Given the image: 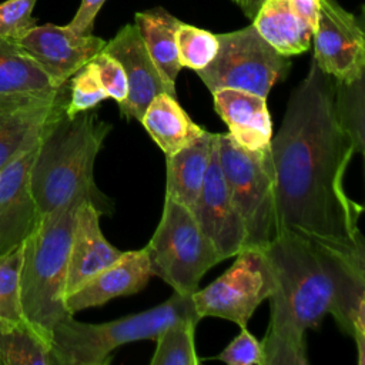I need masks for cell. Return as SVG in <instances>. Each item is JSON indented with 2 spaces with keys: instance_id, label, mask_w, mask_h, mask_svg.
<instances>
[{
  "instance_id": "cell-1",
  "label": "cell",
  "mask_w": 365,
  "mask_h": 365,
  "mask_svg": "<svg viewBox=\"0 0 365 365\" xmlns=\"http://www.w3.org/2000/svg\"><path fill=\"white\" fill-rule=\"evenodd\" d=\"M334 84L312 58L271 138L275 225L277 235L288 234L315 248L352 251L365 244L358 225L362 207L344 187L356 150L335 115Z\"/></svg>"
},
{
  "instance_id": "cell-2",
  "label": "cell",
  "mask_w": 365,
  "mask_h": 365,
  "mask_svg": "<svg viewBox=\"0 0 365 365\" xmlns=\"http://www.w3.org/2000/svg\"><path fill=\"white\" fill-rule=\"evenodd\" d=\"M261 250L274 274L269 325L261 342L264 364L307 365L305 334L331 309L329 277L317 250L297 237L278 234Z\"/></svg>"
},
{
  "instance_id": "cell-3",
  "label": "cell",
  "mask_w": 365,
  "mask_h": 365,
  "mask_svg": "<svg viewBox=\"0 0 365 365\" xmlns=\"http://www.w3.org/2000/svg\"><path fill=\"white\" fill-rule=\"evenodd\" d=\"M113 125L93 110L60 117L38 143L30 170L38 215H47L78 194H88L101 212L110 204L94 184V163Z\"/></svg>"
},
{
  "instance_id": "cell-4",
  "label": "cell",
  "mask_w": 365,
  "mask_h": 365,
  "mask_svg": "<svg viewBox=\"0 0 365 365\" xmlns=\"http://www.w3.org/2000/svg\"><path fill=\"white\" fill-rule=\"evenodd\" d=\"M86 198L93 200L88 194H78L61 208L40 217L23 242L20 271L23 314L50 344L54 325L68 315L64 301L70 244L77 210Z\"/></svg>"
},
{
  "instance_id": "cell-5",
  "label": "cell",
  "mask_w": 365,
  "mask_h": 365,
  "mask_svg": "<svg viewBox=\"0 0 365 365\" xmlns=\"http://www.w3.org/2000/svg\"><path fill=\"white\" fill-rule=\"evenodd\" d=\"M185 317L201 319L191 295L178 292L154 308L103 324L80 322L68 314L51 331V354L56 365H107L115 348L155 339L167 325Z\"/></svg>"
},
{
  "instance_id": "cell-6",
  "label": "cell",
  "mask_w": 365,
  "mask_h": 365,
  "mask_svg": "<svg viewBox=\"0 0 365 365\" xmlns=\"http://www.w3.org/2000/svg\"><path fill=\"white\" fill-rule=\"evenodd\" d=\"M145 252L151 274L181 295H192L204 274L224 261L200 228L191 208L167 195Z\"/></svg>"
},
{
  "instance_id": "cell-7",
  "label": "cell",
  "mask_w": 365,
  "mask_h": 365,
  "mask_svg": "<svg viewBox=\"0 0 365 365\" xmlns=\"http://www.w3.org/2000/svg\"><path fill=\"white\" fill-rule=\"evenodd\" d=\"M220 165L247 232V248H262L277 235L271 147L247 150L232 137L217 135Z\"/></svg>"
},
{
  "instance_id": "cell-8",
  "label": "cell",
  "mask_w": 365,
  "mask_h": 365,
  "mask_svg": "<svg viewBox=\"0 0 365 365\" xmlns=\"http://www.w3.org/2000/svg\"><path fill=\"white\" fill-rule=\"evenodd\" d=\"M218 50L212 61L195 71L207 88L250 91L267 98L271 88L287 77L289 57L274 50L251 24L217 34Z\"/></svg>"
},
{
  "instance_id": "cell-9",
  "label": "cell",
  "mask_w": 365,
  "mask_h": 365,
  "mask_svg": "<svg viewBox=\"0 0 365 365\" xmlns=\"http://www.w3.org/2000/svg\"><path fill=\"white\" fill-rule=\"evenodd\" d=\"M232 265L208 287L197 289L191 298L195 312L217 317L247 327L258 305L274 289V274L261 248H244Z\"/></svg>"
},
{
  "instance_id": "cell-10",
  "label": "cell",
  "mask_w": 365,
  "mask_h": 365,
  "mask_svg": "<svg viewBox=\"0 0 365 365\" xmlns=\"http://www.w3.org/2000/svg\"><path fill=\"white\" fill-rule=\"evenodd\" d=\"M68 81L53 93L0 94V170L38 145L66 114Z\"/></svg>"
},
{
  "instance_id": "cell-11",
  "label": "cell",
  "mask_w": 365,
  "mask_h": 365,
  "mask_svg": "<svg viewBox=\"0 0 365 365\" xmlns=\"http://www.w3.org/2000/svg\"><path fill=\"white\" fill-rule=\"evenodd\" d=\"M314 61L335 81H354L365 74V34L356 17L336 0H318L312 33Z\"/></svg>"
},
{
  "instance_id": "cell-12",
  "label": "cell",
  "mask_w": 365,
  "mask_h": 365,
  "mask_svg": "<svg viewBox=\"0 0 365 365\" xmlns=\"http://www.w3.org/2000/svg\"><path fill=\"white\" fill-rule=\"evenodd\" d=\"M315 248V247H314ZM332 287L329 314L348 334L365 364V244L352 251L315 248Z\"/></svg>"
},
{
  "instance_id": "cell-13",
  "label": "cell",
  "mask_w": 365,
  "mask_h": 365,
  "mask_svg": "<svg viewBox=\"0 0 365 365\" xmlns=\"http://www.w3.org/2000/svg\"><path fill=\"white\" fill-rule=\"evenodd\" d=\"M14 43L41 67L57 87L66 84L106 46V41L93 33L77 34L68 26L51 23L31 27Z\"/></svg>"
},
{
  "instance_id": "cell-14",
  "label": "cell",
  "mask_w": 365,
  "mask_h": 365,
  "mask_svg": "<svg viewBox=\"0 0 365 365\" xmlns=\"http://www.w3.org/2000/svg\"><path fill=\"white\" fill-rule=\"evenodd\" d=\"M217 135L202 188L191 211L217 252L227 259L247 248V232L220 165Z\"/></svg>"
},
{
  "instance_id": "cell-15",
  "label": "cell",
  "mask_w": 365,
  "mask_h": 365,
  "mask_svg": "<svg viewBox=\"0 0 365 365\" xmlns=\"http://www.w3.org/2000/svg\"><path fill=\"white\" fill-rule=\"evenodd\" d=\"M103 50L118 60L127 77L128 93L125 100L118 104L123 118L140 121L147 106L157 94L175 96V91L165 84L153 63L135 24L121 27L110 41H106Z\"/></svg>"
},
{
  "instance_id": "cell-16",
  "label": "cell",
  "mask_w": 365,
  "mask_h": 365,
  "mask_svg": "<svg viewBox=\"0 0 365 365\" xmlns=\"http://www.w3.org/2000/svg\"><path fill=\"white\" fill-rule=\"evenodd\" d=\"M37 147L0 170V257L20 247L40 218L30 187Z\"/></svg>"
},
{
  "instance_id": "cell-17",
  "label": "cell",
  "mask_w": 365,
  "mask_h": 365,
  "mask_svg": "<svg viewBox=\"0 0 365 365\" xmlns=\"http://www.w3.org/2000/svg\"><path fill=\"white\" fill-rule=\"evenodd\" d=\"M145 248L123 251L108 267L93 275L80 288L66 297V308L74 315L78 311L104 305L110 299L141 291L151 278Z\"/></svg>"
},
{
  "instance_id": "cell-18",
  "label": "cell",
  "mask_w": 365,
  "mask_h": 365,
  "mask_svg": "<svg viewBox=\"0 0 365 365\" xmlns=\"http://www.w3.org/2000/svg\"><path fill=\"white\" fill-rule=\"evenodd\" d=\"M101 214L90 198H86L77 210L68 254L66 297L123 254L103 235L100 228Z\"/></svg>"
},
{
  "instance_id": "cell-19",
  "label": "cell",
  "mask_w": 365,
  "mask_h": 365,
  "mask_svg": "<svg viewBox=\"0 0 365 365\" xmlns=\"http://www.w3.org/2000/svg\"><path fill=\"white\" fill-rule=\"evenodd\" d=\"M211 94L214 110L237 144L247 150L269 147L272 124L265 97L235 88H220Z\"/></svg>"
},
{
  "instance_id": "cell-20",
  "label": "cell",
  "mask_w": 365,
  "mask_h": 365,
  "mask_svg": "<svg viewBox=\"0 0 365 365\" xmlns=\"http://www.w3.org/2000/svg\"><path fill=\"white\" fill-rule=\"evenodd\" d=\"M252 26L285 57L302 54L312 41L314 30L292 10L288 0H264L252 17Z\"/></svg>"
},
{
  "instance_id": "cell-21",
  "label": "cell",
  "mask_w": 365,
  "mask_h": 365,
  "mask_svg": "<svg viewBox=\"0 0 365 365\" xmlns=\"http://www.w3.org/2000/svg\"><path fill=\"white\" fill-rule=\"evenodd\" d=\"M214 133L204 131L194 141L167 157L165 195L188 208L195 204L211 160Z\"/></svg>"
},
{
  "instance_id": "cell-22",
  "label": "cell",
  "mask_w": 365,
  "mask_h": 365,
  "mask_svg": "<svg viewBox=\"0 0 365 365\" xmlns=\"http://www.w3.org/2000/svg\"><path fill=\"white\" fill-rule=\"evenodd\" d=\"M140 123L165 155L177 153L205 131L168 93H160L151 100Z\"/></svg>"
},
{
  "instance_id": "cell-23",
  "label": "cell",
  "mask_w": 365,
  "mask_h": 365,
  "mask_svg": "<svg viewBox=\"0 0 365 365\" xmlns=\"http://www.w3.org/2000/svg\"><path fill=\"white\" fill-rule=\"evenodd\" d=\"M134 21L153 63L165 84L175 91V80L182 68L178 61L175 41V33L181 21L160 6L135 13Z\"/></svg>"
},
{
  "instance_id": "cell-24",
  "label": "cell",
  "mask_w": 365,
  "mask_h": 365,
  "mask_svg": "<svg viewBox=\"0 0 365 365\" xmlns=\"http://www.w3.org/2000/svg\"><path fill=\"white\" fill-rule=\"evenodd\" d=\"M0 365H56L50 341L27 319L0 321Z\"/></svg>"
},
{
  "instance_id": "cell-25",
  "label": "cell",
  "mask_w": 365,
  "mask_h": 365,
  "mask_svg": "<svg viewBox=\"0 0 365 365\" xmlns=\"http://www.w3.org/2000/svg\"><path fill=\"white\" fill-rule=\"evenodd\" d=\"M60 87L14 41L0 37V94L53 93Z\"/></svg>"
},
{
  "instance_id": "cell-26",
  "label": "cell",
  "mask_w": 365,
  "mask_h": 365,
  "mask_svg": "<svg viewBox=\"0 0 365 365\" xmlns=\"http://www.w3.org/2000/svg\"><path fill=\"white\" fill-rule=\"evenodd\" d=\"M334 108L341 127L355 144L356 153L365 148V76L354 81H335Z\"/></svg>"
},
{
  "instance_id": "cell-27",
  "label": "cell",
  "mask_w": 365,
  "mask_h": 365,
  "mask_svg": "<svg viewBox=\"0 0 365 365\" xmlns=\"http://www.w3.org/2000/svg\"><path fill=\"white\" fill-rule=\"evenodd\" d=\"M198 321L185 317L173 321L155 338L157 346L151 365H198L194 332Z\"/></svg>"
},
{
  "instance_id": "cell-28",
  "label": "cell",
  "mask_w": 365,
  "mask_h": 365,
  "mask_svg": "<svg viewBox=\"0 0 365 365\" xmlns=\"http://www.w3.org/2000/svg\"><path fill=\"white\" fill-rule=\"evenodd\" d=\"M175 41L181 67L194 71L207 67L218 50L217 34L182 21L177 29Z\"/></svg>"
},
{
  "instance_id": "cell-29",
  "label": "cell",
  "mask_w": 365,
  "mask_h": 365,
  "mask_svg": "<svg viewBox=\"0 0 365 365\" xmlns=\"http://www.w3.org/2000/svg\"><path fill=\"white\" fill-rule=\"evenodd\" d=\"M23 244L0 257V321H26L20 295Z\"/></svg>"
},
{
  "instance_id": "cell-30",
  "label": "cell",
  "mask_w": 365,
  "mask_h": 365,
  "mask_svg": "<svg viewBox=\"0 0 365 365\" xmlns=\"http://www.w3.org/2000/svg\"><path fill=\"white\" fill-rule=\"evenodd\" d=\"M108 98L104 87L101 86L96 67L91 61L77 70L68 80V100L66 106V115L74 117L76 114L93 110L103 100Z\"/></svg>"
},
{
  "instance_id": "cell-31",
  "label": "cell",
  "mask_w": 365,
  "mask_h": 365,
  "mask_svg": "<svg viewBox=\"0 0 365 365\" xmlns=\"http://www.w3.org/2000/svg\"><path fill=\"white\" fill-rule=\"evenodd\" d=\"M37 0H6L0 3V37L16 41L36 26L33 10Z\"/></svg>"
},
{
  "instance_id": "cell-32",
  "label": "cell",
  "mask_w": 365,
  "mask_h": 365,
  "mask_svg": "<svg viewBox=\"0 0 365 365\" xmlns=\"http://www.w3.org/2000/svg\"><path fill=\"white\" fill-rule=\"evenodd\" d=\"M218 361L228 365H265L261 342L242 327L240 334L218 354Z\"/></svg>"
},
{
  "instance_id": "cell-33",
  "label": "cell",
  "mask_w": 365,
  "mask_h": 365,
  "mask_svg": "<svg viewBox=\"0 0 365 365\" xmlns=\"http://www.w3.org/2000/svg\"><path fill=\"white\" fill-rule=\"evenodd\" d=\"M90 61L96 67L98 80L108 97L114 98L118 104L124 101L128 93V86L125 73L118 60L101 50Z\"/></svg>"
},
{
  "instance_id": "cell-34",
  "label": "cell",
  "mask_w": 365,
  "mask_h": 365,
  "mask_svg": "<svg viewBox=\"0 0 365 365\" xmlns=\"http://www.w3.org/2000/svg\"><path fill=\"white\" fill-rule=\"evenodd\" d=\"M106 0H81L74 17L67 24L77 34H91L94 20Z\"/></svg>"
},
{
  "instance_id": "cell-35",
  "label": "cell",
  "mask_w": 365,
  "mask_h": 365,
  "mask_svg": "<svg viewBox=\"0 0 365 365\" xmlns=\"http://www.w3.org/2000/svg\"><path fill=\"white\" fill-rule=\"evenodd\" d=\"M292 10L299 14L314 30L318 14V0H288Z\"/></svg>"
},
{
  "instance_id": "cell-36",
  "label": "cell",
  "mask_w": 365,
  "mask_h": 365,
  "mask_svg": "<svg viewBox=\"0 0 365 365\" xmlns=\"http://www.w3.org/2000/svg\"><path fill=\"white\" fill-rule=\"evenodd\" d=\"M262 1L264 0H238V6L242 9V11L247 17L252 19Z\"/></svg>"
},
{
  "instance_id": "cell-37",
  "label": "cell",
  "mask_w": 365,
  "mask_h": 365,
  "mask_svg": "<svg viewBox=\"0 0 365 365\" xmlns=\"http://www.w3.org/2000/svg\"><path fill=\"white\" fill-rule=\"evenodd\" d=\"M232 1H234V3H237V4H238V0H232Z\"/></svg>"
}]
</instances>
